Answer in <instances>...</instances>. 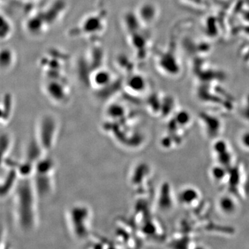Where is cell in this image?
Wrapping results in <instances>:
<instances>
[{
  "mask_svg": "<svg viewBox=\"0 0 249 249\" xmlns=\"http://www.w3.org/2000/svg\"><path fill=\"white\" fill-rule=\"evenodd\" d=\"M158 206L163 211L170 209L173 206L171 191L168 183L163 185L160 188V196H159Z\"/></svg>",
  "mask_w": 249,
  "mask_h": 249,
  "instance_id": "20",
  "label": "cell"
},
{
  "mask_svg": "<svg viewBox=\"0 0 249 249\" xmlns=\"http://www.w3.org/2000/svg\"><path fill=\"white\" fill-rule=\"evenodd\" d=\"M175 120L178 125L185 126L189 124L190 121H191V116L188 111H181L177 114Z\"/></svg>",
  "mask_w": 249,
  "mask_h": 249,
  "instance_id": "26",
  "label": "cell"
},
{
  "mask_svg": "<svg viewBox=\"0 0 249 249\" xmlns=\"http://www.w3.org/2000/svg\"><path fill=\"white\" fill-rule=\"evenodd\" d=\"M65 217L67 229L73 240H89L92 232L93 212L88 204L72 205L67 209Z\"/></svg>",
  "mask_w": 249,
  "mask_h": 249,
  "instance_id": "2",
  "label": "cell"
},
{
  "mask_svg": "<svg viewBox=\"0 0 249 249\" xmlns=\"http://www.w3.org/2000/svg\"><path fill=\"white\" fill-rule=\"evenodd\" d=\"M14 32V26L11 19L1 12V26H0V39L1 42L9 40Z\"/></svg>",
  "mask_w": 249,
  "mask_h": 249,
  "instance_id": "21",
  "label": "cell"
},
{
  "mask_svg": "<svg viewBox=\"0 0 249 249\" xmlns=\"http://www.w3.org/2000/svg\"><path fill=\"white\" fill-rule=\"evenodd\" d=\"M49 24L46 22L42 14H35L27 18L24 23V29L31 36H40L45 34Z\"/></svg>",
  "mask_w": 249,
  "mask_h": 249,
  "instance_id": "11",
  "label": "cell"
},
{
  "mask_svg": "<svg viewBox=\"0 0 249 249\" xmlns=\"http://www.w3.org/2000/svg\"><path fill=\"white\" fill-rule=\"evenodd\" d=\"M1 249H12L11 247H10L9 244H8V242H6V239H5V243L4 241L1 240Z\"/></svg>",
  "mask_w": 249,
  "mask_h": 249,
  "instance_id": "29",
  "label": "cell"
},
{
  "mask_svg": "<svg viewBox=\"0 0 249 249\" xmlns=\"http://www.w3.org/2000/svg\"><path fill=\"white\" fill-rule=\"evenodd\" d=\"M14 213L18 229L26 234L39 225L38 199L32 178H21L14 190Z\"/></svg>",
  "mask_w": 249,
  "mask_h": 249,
  "instance_id": "1",
  "label": "cell"
},
{
  "mask_svg": "<svg viewBox=\"0 0 249 249\" xmlns=\"http://www.w3.org/2000/svg\"><path fill=\"white\" fill-rule=\"evenodd\" d=\"M88 80L90 86L98 92L105 91L115 83L112 73L103 67H98L90 72Z\"/></svg>",
  "mask_w": 249,
  "mask_h": 249,
  "instance_id": "7",
  "label": "cell"
},
{
  "mask_svg": "<svg viewBox=\"0 0 249 249\" xmlns=\"http://www.w3.org/2000/svg\"><path fill=\"white\" fill-rule=\"evenodd\" d=\"M228 174H229V172H227V168L223 166L222 165L214 166L211 170V175H212L213 178L217 182L222 181L223 180L227 178Z\"/></svg>",
  "mask_w": 249,
  "mask_h": 249,
  "instance_id": "24",
  "label": "cell"
},
{
  "mask_svg": "<svg viewBox=\"0 0 249 249\" xmlns=\"http://www.w3.org/2000/svg\"><path fill=\"white\" fill-rule=\"evenodd\" d=\"M219 209L222 212L227 214H232L237 210V204L233 198L230 196H223L219 199Z\"/></svg>",
  "mask_w": 249,
  "mask_h": 249,
  "instance_id": "22",
  "label": "cell"
},
{
  "mask_svg": "<svg viewBox=\"0 0 249 249\" xmlns=\"http://www.w3.org/2000/svg\"><path fill=\"white\" fill-rule=\"evenodd\" d=\"M55 168V160L46 155L36 163L34 175L31 178L39 197H45L53 193L55 187L54 175Z\"/></svg>",
  "mask_w": 249,
  "mask_h": 249,
  "instance_id": "3",
  "label": "cell"
},
{
  "mask_svg": "<svg viewBox=\"0 0 249 249\" xmlns=\"http://www.w3.org/2000/svg\"><path fill=\"white\" fill-rule=\"evenodd\" d=\"M195 249H206L204 248V247H196V248Z\"/></svg>",
  "mask_w": 249,
  "mask_h": 249,
  "instance_id": "31",
  "label": "cell"
},
{
  "mask_svg": "<svg viewBox=\"0 0 249 249\" xmlns=\"http://www.w3.org/2000/svg\"><path fill=\"white\" fill-rule=\"evenodd\" d=\"M106 24V17L102 13L90 14L80 24V34L90 36L100 35L105 31Z\"/></svg>",
  "mask_w": 249,
  "mask_h": 249,
  "instance_id": "8",
  "label": "cell"
},
{
  "mask_svg": "<svg viewBox=\"0 0 249 249\" xmlns=\"http://www.w3.org/2000/svg\"><path fill=\"white\" fill-rule=\"evenodd\" d=\"M59 121L52 114L41 116L36 126V140L47 153L55 146L59 133Z\"/></svg>",
  "mask_w": 249,
  "mask_h": 249,
  "instance_id": "4",
  "label": "cell"
},
{
  "mask_svg": "<svg viewBox=\"0 0 249 249\" xmlns=\"http://www.w3.org/2000/svg\"><path fill=\"white\" fill-rule=\"evenodd\" d=\"M1 150H2L3 159H7L8 155L11 151L12 147V138L10 134L6 133L2 134L1 137Z\"/></svg>",
  "mask_w": 249,
  "mask_h": 249,
  "instance_id": "25",
  "label": "cell"
},
{
  "mask_svg": "<svg viewBox=\"0 0 249 249\" xmlns=\"http://www.w3.org/2000/svg\"><path fill=\"white\" fill-rule=\"evenodd\" d=\"M65 1L62 0H56L55 2L49 6L48 9L45 10L44 12L41 13L45 18L46 22L49 25L54 24L61 17L62 13L65 10Z\"/></svg>",
  "mask_w": 249,
  "mask_h": 249,
  "instance_id": "13",
  "label": "cell"
},
{
  "mask_svg": "<svg viewBox=\"0 0 249 249\" xmlns=\"http://www.w3.org/2000/svg\"><path fill=\"white\" fill-rule=\"evenodd\" d=\"M242 116L243 117L249 120V96L247 98V104H246V107L242 109Z\"/></svg>",
  "mask_w": 249,
  "mask_h": 249,
  "instance_id": "28",
  "label": "cell"
},
{
  "mask_svg": "<svg viewBox=\"0 0 249 249\" xmlns=\"http://www.w3.org/2000/svg\"><path fill=\"white\" fill-rule=\"evenodd\" d=\"M1 124L6 125L9 124L14 111V99L11 93H5L1 98Z\"/></svg>",
  "mask_w": 249,
  "mask_h": 249,
  "instance_id": "15",
  "label": "cell"
},
{
  "mask_svg": "<svg viewBox=\"0 0 249 249\" xmlns=\"http://www.w3.org/2000/svg\"><path fill=\"white\" fill-rule=\"evenodd\" d=\"M200 119L204 124L206 132L211 137H215L221 129V123L215 116L210 115L206 113H201Z\"/></svg>",
  "mask_w": 249,
  "mask_h": 249,
  "instance_id": "17",
  "label": "cell"
},
{
  "mask_svg": "<svg viewBox=\"0 0 249 249\" xmlns=\"http://www.w3.org/2000/svg\"><path fill=\"white\" fill-rule=\"evenodd\" d=\"M106 116L111 121L120 122L127 116V111L124 105L119 103H112L106 109Z\"/></svg>",
  "mask_w": 249,
  "mask_h": 249,
  "instance_id": "18",
  "label": "cell"
},
{
  "mask_svg": "<svg viewBox=\"0 0 249 249\" xmlns=\"http://www.w3.org/2000/svg\"><path fill=\"white\" fill-rule=\"evenodd\" d=\"M88 249H121L116 243H112L106 239L96 237L91 238Z\"/></svg>",
  "mask_w": 249,
  "mask_h": 249,
  "instance_id": "23",
  "label": "cell"
},
{
  "mask_svg": "<svg viewBox=\"0 0 249 249\" xmlns=\"http://www.w3.org/2000/svg\"><path fill=\"white\" fill-rule=\"evenodd\" d=\"M245 188L246 193L249 196V176L247 178V181H246Z\"/></svg>",
  "mask_w": 249,
  "mask_h": 249,
  "instance_id": "30",
  "label": "cell"
},
{
  "mask_svg": "<svg viewBox=\"0 0 249 249\" xmlns=\"http://www.w3.org/2000/svg\"><path fill=\"white\" fill-rule=\"evenodd\" d=\"M124 88L130 94L140 95L145 92L147 88V82L145 76L137 72L129 73L124 82Z\"/></svg>",
  "mask_w": 249,
  "mask_h": 249,
  "instance_id": "9",
  "label": "cell"
},
{
  "mask_svg": "<svg viewBox=\"0 0 249 249\" xmlns=\"http://www.w3.org/2000/svg\"><path fill=\"white\" fill-rule=\"evenodd\" d=\"M199 198V191L193 187L183 188L178 195V200L183 205L190 206Z\"/></svg>",
  "mask_w": 249,
  "mask_h": 249,
  "instance_id": "19",
  "label": "cell"
},
{
  "mask_svg": "<svg viewBox=\"0 0 249 249\" xmlns=\"http://www.w3.org/2000/svg\"><path fill=\"white\" fill-rule=\"evenodd\" d=\"M241 145L249 150V131L244 132L240 137Z\"/></svg>",
  "mask_w": 249,
  "mask_h": 249,
  "instance_id": "27",
  "label": "cell"
},
{
  "mask_svg": "<svg viewBox=\"0 0 249 249\" xmlns=\"http://www.w3.org/2000/svg\"><path fill=\"white\" fill-rule=\"evenodd\" d=\"M16 55L14 49L9 47H5L0 52V67L1 71L7 72L12 70L16 65Z\"/></svg>",
  "mask_w": 249,
  "mask_h": 249,
  "instance_id": "16",
  "label": "cell"
},
{
  "mask_svg": "<svg viewBox=\"0 0 249 249\" xmlns=\"http://www.w3.org/2000/svg\"><path fill=\"white\" fill-rule=\"evenodd\" d=\"M114 233L116 244L121 249H139V233L127 223L116 224Z\"/></svg>",
  "mask_w": 249,
  "mask_h": 249,
  "instance_id": "6",
  "label": "cell"
},
{
  "mask_svg": "<svg viewBox=\"0 0 249 249\" xmlns=\"http://www.w3.org/2000/svg\"><path fill=\"white\" fill-rule=\"evenodd\" d=\"M123 25L127 34H132L145 29L139 20L136 11H127L122 18Z\"/></svg>",
  "mask_w": 249,
  "mask_h": 249,
  "instance_id": "14",
  "label": "cell"
},
{
  "mask_svg": "<svg viewBox=\"0 0 249 249\" xmlns=\"http://www.w3.org/2000/svg\"><path fill=\"white\" fill-rule=\"evenodd\" d=\"M47 98L55 104L62 106L70 99V90L63 78H49L44 86Z\"/></svg>",
  "mask_w": 249,
  "mask_h": 249,
  "instance_id": "5",
  "label": "cell"
},
{
  "mask_svg": "<svg viewBox=\"0 0 249 249\" xmlns=\"http://www.w3.org/2000/svg\"><path fill=\"white\" fill-rule=\"evenodd\" d=\"M135 11L142 25L145 28L155 24L159 16L158 8L150 1L142 2Z\"/></svg>",
  "mask_w": 249,
  "mask_h": 249,
  "instance_id": "10",
  "label": "cell"
},
{
  "mask_svg": "<svg viewBox=\"0 0 249 249\" xmlns=\"http://www.w3.org/2000/svg\"><path fill=\"white\" fill-rule=\"evenodd\" d=\"M142 30L128 34V37L129 44L137 52L138 56L144 58L149 40L147 36L142 34Z\"/></svg>",
  "mask_w": 249,
  "mask_h": 249,
  "instance_id": "12",
  "label": "cell"
}]
</instances>
